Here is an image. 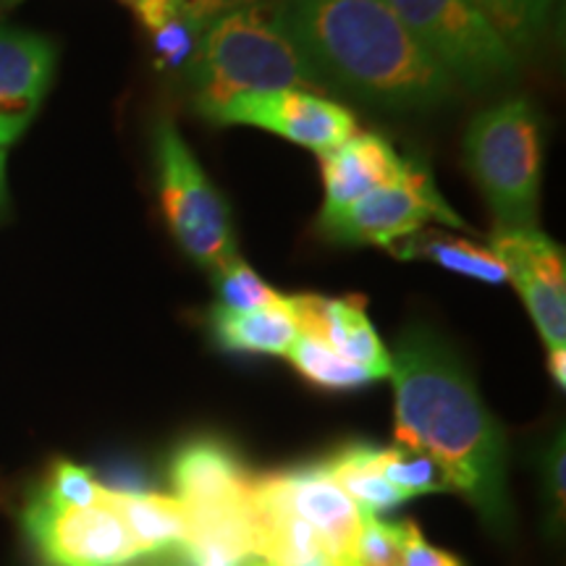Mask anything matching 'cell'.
Wrapping results in <instances>:
<instances>
[{"label": "cell", "mask_w": 566, "mask_h": 566, "mask_svg": "<svg viewBox=\"0 0 566 566\" xmlns=\"http://www.w3.org/2000/svg\"><path fill=\"white\" fill-rule=\"evenodd\" d=\"M279 478L292 506L321 535L325 566H346L363 530L365 509L354 504L349 495L325 475L321 464L279 470Z\"/></svg>", "instance_id": "obj_14"}, {"label": "cell", "mask_w": 566, "mask_h": 566, "mask_svg": "<svg viewBox=\"0 0 566 566\" xmlns=\"http://www.w3.org/2000/svg\"><path fill=\"white\" fill-rule=\"evenodd\" d=\"M564 436L551 443L546 451V462H543V472H546V488H548V501L554 506V520L562 525L564 522Z\"/></svg>", "instance_id": "obj_28"}, {"label": "cell", "mask_w": 566, "mask_h": 566, "mask_svg": "<svg viewBox=\"0 0 566 566\" xmlns=\"http://www.w3.org/2000/svg\"><path fill=\"white\" fill-rule=\"evenodd\" d=\"M212 286H216V304L212 307L223 310V313H252V310L268 307L281 296L242 258H233L226 265L216 268L212 271Z\"/></svg>", "instance_id": "obj_25"}, {"label": "cell", "mask_w": 566, "mask_h": 566, "mask_svg": "<svg viewBox=\"0 0 566 566\" xmlns=\"http://www.w3.org/2000/svg\"><path fill=\"white\" fill-rule=\"evenodd\" d=\"M174 499L184 509L226 506L250 495L252 475L221 438L200 436L181 443L171 462Z\"/></svg>", "instance_id": "obj_16"}, {"label": "cell", "mask_w": 566, "mask_h": 566, "mask_svg": "<svg viewBox=\"0 0 566 566\" xmlns=\"http://www.w3.org/2000/svg\"><path fill=\"white\" fill-rule=\"evenodd\" d=\"M548 373L558 388L566 386V349L548 352Z\"/></svg>", "instance_id": "obj_31"}, {"label": "cell", "mask_w": 566, "mask_h": 566, "mask_svg": "<svg viewBox=\"0 0 566 566\" xmlns=\"http://www.w3.org/2000/svg\"><path fill=\"white\" fill-rule=\"evenodd\" d=\"M221 126H254L307 147L317 155L334 150L357 132V118L346 105L313 90L252 92L233 97L212 116Z\"/></svg>", "instance_id": "obj_9"}, {"label": "cell", "mask_w": 566, "mask_h": 566, "mask_svg": "<svg viewBox=\"0 0 566 566\" xmlns=\"http://www.w3.org/2000/svg\"><path fill=\"white\" fill-rule=\"evenodd\" d=\"M254 3H265V0H223L226 9H237V6H254Z\"/></svg>", "instance_id": "obj_33"}, {"label": "cell", "mask_w": 566, "mask_h": 566, "mask_svg": "<svg viewBox=\"0 0 566 566\" xmlns=\"http://www.w3.org/2000/svg\"><path fill=\"white\" fill-rule=\"evenodd\" d=\"M208 323L212 338L223 352L286 357L300 338V328H296L289 300L283 294L273 304L252 310V313H223V310L212 307Z\"/></svg>", "instance_id": "obj_17"}, {"label": "cell", "mask_w": 566, "mask_h": 566, "mask_svg": "<svg viewBox=\"0 0 566 566\" xmlns=\"http://www.w3.org/2000/svg\"><path fill=\"white\" fill-rule=\"evenodd\" d=\"M430 221L446 223L451 229H467L464 218L457 216L438 192L424 163L409 158L407 171L399 179L373 189L334 216H321L317 223L334 242L370 244L394 252Z\"/></svg>", "instance_id": "obj_7"}, {"label": "cell", "mask_w": 566, "mask_h": 566, "mask_svg": "<svg viewBox=\"0 0 566 566\" xmlns=\"http://www.w3.org/2000/svg\"><path fill=\"white\" fill-rule=\"evenodd\" d=\"M6 202V153L0 150V208Z\"/></svg>", "instance_id": "obj_32"}, {"label": "cell", "mask_w": 566, "mask_h": 566, "mask_svg": "<svg viewBox=\"0 0 566 566\" xmlns=\"http://www.w3.org/2000/svg\"><path fill=\"white\" fill-rule=\"evenodd\" d=\"M55 71V48L42 34L0 27V150L38 116Z\"/></svg>", "instance_id": "obj_12"}, {"label": "cell", "mask_w": 566, "mask_h": 566, "mask_svg": "<svg viewBox=\"0 0 566 566\" xmlns=\"http://www.w3.org/2000/svg\"><path fill=\"white\" fill-rule=\"evenodd\" d=\"M153 160L160 210L176 244L210 271L239 258L229 205L168 118L155 122Z\"/></svg>", "instance_id": "obj_5"}, {"label": "cell", "mask_w": 566, "mask_h": 566, "mask_svg": "<svg viewBox=\"0 0 566 566\" xmlns=\"http://www.w3.org/2000/svg\"><path fill=\"white\" fill-rule=\"evenodd\" d=\"M388 359L396 394V441L433 457L451 488L467 495L491 533H512L504 428L488 412L454 346L428 325H409Z\"/></svg>", "instance_id": "obj_1"}, {"label": "cell", "mask_w": 566, "mask_h": 566, "mask_svg": "<svg viewBox=\"0 0 566 566\" xmlns=\"http://www.w3.org/2000/svg\"><path fill=\"white\" fill-rule=\"evenodd\" d=\"M176 3H179L184 11L192 13V17L200 21H210V19H216L221 11H226L223 0H176Z\"/></svg>", "instance_id": "obj_30"}, {"label": "cell", "mask_w": 566, "mask_h": 566, "mask_svg": "<svg viewBox=\"0 0 566 566\" xmlns=\"http://www.w3.org/2000/svg\"><path fill=\"white\" fill-rule=\"evenodd\" d=\"M250 504L247 566H325L321 535L292 506L279 472L252 478Z\"/></svg>", "instance_id": "obj_11"}, {"label": "cell", "mask_w": 566, "mask_h": 566, "mask_svg": "<svg viewBox=\"0 0 566 566\" xmlns=\"http://www.w3.org/2000/svg\"><path fill=\"white\" fill-rule=\"evenodd\" d=\"M300 336H310L338 357L349 359L354 365H363L378 378H388L391 359L388 349L380 342L378 331L367 317V304L363 296H331L296 294L286 296Z\"/></svg>", "instance_id": "obj_13"}, {"label": "cell", "mask_w": 566, "mask_h": 566, "mask_svg": "<svg viewBox=\"0 0 566 566\" xmlns=\"http://www.w3.org/2000/svg\"><path fill=\"white\" fill-rule=\"evenodd\" d=\"M286 357L310 386L323 388V391H354V388L380 380L373 370L338 357L336 352H331L328 346L310 336L296 338Z\"/></svg>", "instance_id": "obj_22"}, {"label": "cell", "mask_w": 566, "mask_h": 566, "mask_svg": "<svg viewBox=\"0 0 566 566\" xmlns=\"http://www.w3.org/2000/svg\"><path fill=\"white\" fill-rule=\"evenodd\" d=\"M116 506L132 535L137 537L142 554H155L160 548L187 543V512L171 495L113 491Z\"/></svg>", "instance_id": "obj_19"}, {"label": "cell", "mask_w": 566, "mask_h": 566, "mask_svg": "<svg viewBox=\"0 0 566 566\" xmlns=\"http://www.w3.org/2000/svg\"><path fill=\"white\" fill-rule=\"evenodd\" d=\"M491 250L506 268L548 352L566 349V260L541 229L495 231Z\"/></svg>", "instance_id": "obj_10"}, {"label": "cell", "mask_w": 566, "mask_h": 566, "mask_svg": "<svg viewBox=\"0 0 566 566\" xmlns=\"http://www.w3.org/2000/svg\"><path fill=\"white\" fill-rule=\"evenodd\" d=\"M27 530L53 566H124L142 554L108 488L103 501L74 509L34 499L24 514Z\"/></svg>", "instance_id": "obj_8"}, {"label": "cell", "mask_w": 566, "mask_h": 566, "mask_svg": "<svg viewBox=\"0 0 566 566\" xmlns=\"http://www.w3.org/2000/svg\"><path fill=\"white\" fill-rule=\"evenodd\" d=\"M118 3H124V6H129V9H134V6H137V0H118Z\"/></svg>", "instance_id": "obj_34"}, {"label": "cell", "mask_w": 566, "mask_h": 566, "mask_svg": "<svg viewBox=\"0 0 566 566\" xmlns=\"http://www.w3.org/2000/svg\"><path fill=\"white\" fill-rule=\"evenodd\" d=\"M464 163L495 218V231L537 229L543 137L525 97L480 111L464 134Z\"/></svg>", "instance_id": "obj_4"}, {"label": "cell", "mask_w": 566, "mask_h": 566, "mask_svg": "<svg viewBox=\"0 0 566 566\" xmlns=\"http://www.w3.org/2000/svg\"><path fill=\"white\" fill-rule=\"evenodd\" d=\"M472 3L491 21L516 59H527L543 45L558 9V0H472Z\"/></svg>", "instance_id": "obj_21"}, {"label": "cell", "mask_w": 566, "mask_h": 566, "mask_svg": "<svg viewBox=\"0 0 566 566\" xmlns=\"http://www.w3.org/2000/svg\"><path fill=\"white\" fill-rule=\"evenodd\" d=\"M271 13L321 90L386 111H430L454 101L457 84L422 53L386 0H273Z\"/></svg>", "instance_id": "obj_2"}, {"label": "cell", "mask_w": 566, "mask_h": 566, "mask_svg": "<svg viewBox=\"0 0 566 566\" xmlns=\"http://www.w3.org/2000/svg\"><path fill=\"white\" fill-rule=\"evenodd\" d=\"M9 3H11V0H0V11H3Z\"/></svg>", "instance_id": "obj_35"}, {"label": "cell", "mask_w": 566, "mask_h": 566, "mask_svg": "<svg viewBox=\"0 0 566 566\" xmlns=\"http://www.w3.org/2000/svg\"><path fill=\"white\" fill-rule=\"evenodd\" d=\"M105 491H108V488L97 483L90 470L61 459V462L53 464L51 480H48L45 493H42L40 499L53 506L84 509V506L97 504V501H103Z\"/></svg>", "instance_id": "obj_27"}, {"label": "cell", "mask_w": 566, "mask_h": 566, "mask_svg": "<svg viewBox=\"0 0 566 566\" xmlns=\"http://www.w3.org/2000/svg\"><path fill=\"white\" fill-rule=\"evenodd\" d=\"M208 21L195 19L192 13L179 9L171 13L160 27H155L150 34L153 42V63L160 74L166 76H187L195 66L197 53Z\"/></svg>", "instance_id": "obj_24"}, {"label": "cell", "mask_w": 566, "mask_h": 566, "mask_svg": "<svg viewBox=\"0 0 566 566\" xmlns=\"http://www.w3.org/2000/svg\"><path fill=\"white\" fill-rule=\"evenodd\" d=\"M405 566H464L462 558L446 554L441 548H433L424 541L420 527L415 525L412 535H409V548H407V564Z\"/></svg>", "instance_id": "obj_29"}, {"label": "cell", "mask_w": 566, "mask_h": 566, "mask_svg": "<svg viewBox=\"0 0 566 566\" xmlns=\"http://www.w3.org/2000/svg\"><path fill=\"white\" fill-rule=\"evenodd\" d=\"M415 522H384L365 512L363 530L346 566H405Z\"/></svg>", "instance_id": "obj_26"}, {"label": "cell", "mask_w": 566, "mask_h": 566, "mask_svg": "<svg viewBox=\"0 0 566 566\" xmlns=\"http://www.w3.org/2000/svg\"><path fill=\"white\" fill-rule=\"evenodd\" d=\"M373 454L375 446L370 443H346L331 457H325L323 462H317L323 467L325 475L334 480L354 504L370 514L399 506L407 501L394 485H388L378 475V470L373 464Z\"/></svg>", "instance_id": "obj_20"}, {"label": "cell", "mask_w": 566, "mask_h": 566, "mask_svg": "<svg viewBox=\"0 0 566 566\" xmlns=\"http://www.w3.org/2000/svg\"><path fill=\"white\" fill-rule=\"evenodd\" d=\"M373 464L378 475L388 485H394L407 501L415 499V495L454 491L443 467L430 454H424V451L407 449V446H399V449H375Z\"/></svg>", "instance_id": "obj_23"}, {"label": "cell", "mask_w": 566, "mask_h": 566, "mask_svg": "<svg viewBox=\"0 0 566 566\" xmlns=\"http://www.w3.org/2000/svg\"><path fill=\"white\" fill-rule=\"evenodd\" d=\"M422 53L457 87L491 90L512 82L520 59L472 0H386Z\"/></svg>", "instance_id": "obj_6"}, {"label": "cell", "mask_w": 566, "mask_h": 566, "mask_svg": "<svg viewBox=\"0 0 566 566\" xmlns=\"http://www.w3.org/2000/svg\"><path fill=\"white\" fill-rule=\"evenodd\" d=\"M409 158L394 150L386 137L375 132H354L334 150L321 155L323 174V212L334 216L373 189L386 187L407 171Z\"/></svg>", "instance_id": "obj_15"}, {"label": "cell", "mask_w": 566, "mask_h": 566, "mask_svg": "<svg viewBox=\"0 0 566 566\" xmlns=\"http://www.w3.org/2000/svg\"><path fill=\"white\" fill-rule=\"evenodd\" d=\"M184 82L192 90L197 113L208 122L239 95L321 90L304 55L275 24L271 3L237 6L210 19Z\"/></svg>", "instance_id": "obj_3"}, {"label": "cell", "mask_w": 566, "mask_h": 566, "mask_svg": "<svg viewBox=\"0 0 566 566\" xmlns=\"http://www.w3.org/2000/svg\"><path fill=\"white\" fill-rule=\"evenodd\" d=\"M394 254L405 260H430V263L441 265L443 271L464 275V279L472 281L493 283V286L506 281V268L491 247H480L475 242H467V239L449 237V233L420 231L412 239H407L405 244L396 247Z\"/></svg>", "instance_id": "obj_18"}]
</instances>
